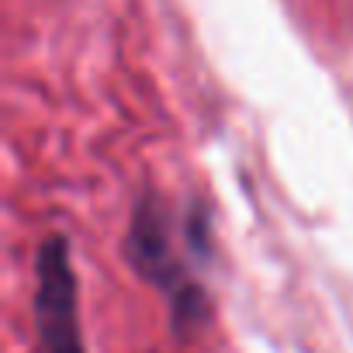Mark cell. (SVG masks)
Listing matches in <instances>:
<instances>
[{
	"label": "cell",
	"instance_id": "6da1fadb",
	"mask_svg": "<svg viewBox=\"0 0 353 353\" xmlns=\"http://www.w3.org/2000/svg\"><path fill=\"white\" fill-rule=\"evenodd\" d=\"M125 250H128L132 267L166 294L176 325L198 322L205 315L208 298H205L201 284L194 281L188 260L181 256V250H176V232H173V222H170V208L156 194H142V201L135 205Z\"/></svg>",
	"mask_w": 353,
	"mask_h": 353
},
{
	"label": "cell",
	"instance_id": "7a4b0ae2",
	"mask_svg": "<svg viewBox=\"0 0 353 353\" xmlns=\"http://www.w3.org/2000/svg\"><path fill=\"white\" fill-rule=\"evenodd\" d=\"M35 332L39 353H87L80 336V298L66 236H49L35 260Z\"/></svg>",
	"mask_w": 353,
	"mask_h": 353
}]
</instances>
